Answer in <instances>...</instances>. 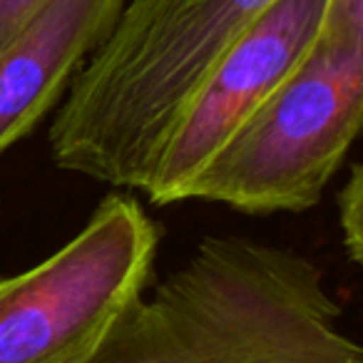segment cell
Instances as JSON below:
<instances>
[{
	"mask_svg": "<svg viewBox=\"0 0 363 363\" xmlns=\"http://www.w3.org/2000/svg\"><path fill=\"white\" fill-rule=\"evenodd\" d=\"M321 267L249 237H204L85 363H363Z\"/></svg>",
	"mask_w": 363,
	"mask_h": 363,
	"instance_id": "cell-1",
	"label": "cell"
},
{
	"mask_svg": "<svg viewBox=\"0 0 363 363\" xmlns=\"http://www.w3.org/2000/svg\"><path fill=\"white\" fill-rule=\"evenodd\" d=\"M279 0H122L52 117L60 169L115 189H145L179 115Z\"/></svg>",
	"mask_w": 363,
	"mask_h": 363,
	"instance_id": "cell-2",
	"label": "cell"
},
{
	"mask_svg": "<svg viewBox=\"0 0 363 363\" xmlns=\"http://www.w3.org/2000/svg\"><path fill=\"white\" fill-rule=\"evenodd\" d=\"M361 117L363 30L321 23L308 55L192 177L184 199L306 212L341 169Z\"/></svg>",
	"mask_w": 363,
	"mask_h": 363,
	"instance_id": "cell-3",
	"label": "cell"
},
{
	"mask_svg": "<svg viewBox=\"0 0 363 363\" xmlns=\"http://www.w3.org/2000/svg\"><path fill=\"white\" fill-rule=\"evenodd\" d=\"M160 227L115 189L45 262L0 279V363H85L150 286Z\"/></svg>",
	"mask_w": 363,
	"mask_h": 363,
	"instance_id": "cell-4",
	"label": "cell"
},
{
	"mask_svg": "<svg viewBox=\"0 0 363 363\" xmlns=\"http://www.w3.org/2000/svg\"><path fill=\"white\" fill-rule=\"evenodd\" d=\"M326 3L279 0L229 48L172 127L142 189L150 204L184 202L192 177L308 55L321 33Z\"/></svg>",
	"mask_w": 363,
	"mask_h": 363,
	"instance_id": "cell-5",
	"label": "cell"
},
{
	"mask_svg": "<svg viewBox=\"0 0 363 363\" xmlns=\"http://www.w3.org/2000/svg\"><path fill=\"white\" fill-rule=\"evenodd\" d=\"M122 0H48L0 50V155L57 107Z\"/></svg>",
	"mask_w": 363,
	"mask_h": 363,
	"instance_id": "cell-6",
	"label": "cell"
},
{
	"mask_svg": "<svg viewBox=\"0 0 363 363\" xmlns=\"http://www.w3.org/2000/svg\"><path fill=\"white\" fill-rule=\"evenodd\" d=\"M338 204V224H341V237L343 247L348 252V259L353 264H361V249H363V219H361V207H363V177H361V164H351L348 179L343 182V187L336 194Z\"/></svg>",
	"mask_w": 363,
	"mask_h": 363,
	"instance_id": "cell-7",
	"label": "cell"
},
{
	"mask_svg": "<svg viewBox=\"0 0 363 363\" xmlns=\"http://www.w3.org/2000/svg\"><path fill=\"white\" fill-rule=\"evenodd\" d=\"M48 0H0V50L30 23V18Z\"/></svg>",
	"mask_w": 363,
	"mask_h": 363,
	"instance_id": "cell-8",
	"label": "cell"
}]
</instances>
